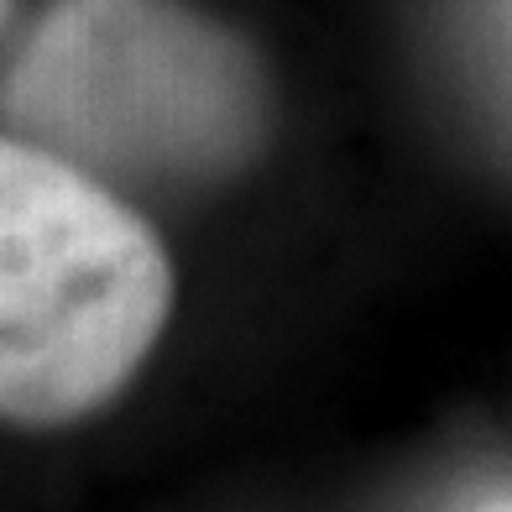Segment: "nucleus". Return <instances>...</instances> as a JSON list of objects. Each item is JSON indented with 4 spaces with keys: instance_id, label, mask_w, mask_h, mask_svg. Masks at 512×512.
Masks as SVG:
<instances>
[{
    "instance_id": "nucleus-1",
    "label": "nucleus",
    "mask_w": 512,
    "mask_h": 512,
    "mask_svg": "<svg viewBox=\"0 0 512 512\" xmlns=\"http://www.w3.org/2000/svg\"><path fill=\"white\" fill-rule=\"evenodd\" d=\"M0 115L95 178L194 183L256 152L267 100L251 53L178 0H53L0 79Z\"/></svg>"
},
{
    "instance_id": "nucleus-3",
    "label": "nucleus",
    "mask_w": 512,
    "mask_h": 512,
    "mask_svg": "<svg viewBox=\"0 0 512 512\" xmlns=\"http://www.w3.org/2000/svg\"><path fill=\"white\" fill-rule=\"evenodd\" d=\"M445 512H512V471H492L471 481L465 492H455Z\"/></svg>"
},
{
    "instance_id": "nucleus-2",
    "label": "nucleus",
    "mask_w": 512,
    "mask_h": 512,
    "mask_svg": "<svg viewBox=\"0 0 512 512\" xmlns=\"http://www.w3.org/2000/svg\"><path fill=\"white\" fill-rule=\"evenodd\" d=\"M168 309L152 225L95 173L0 136V418L95 413L142 371Z\"/></svg>"
},
{
    "instance_id": "nucleus-4",
    "label": "nucleus",
    "mask_w": 512,
    "mask_h": 512,
    "mask_svg": "<svg viewBox=\"0 0 512 512\" xmlns=\"http://www.w3.org/2000/svg\"><path fill=\"white\" fill-rule=\"evenodd\" d=\"M6 11H11V0H0V27H6Z\"/></svg>"
}]
</instances>
